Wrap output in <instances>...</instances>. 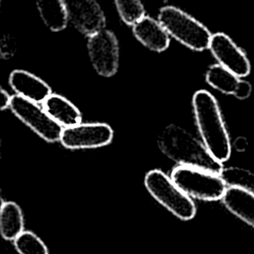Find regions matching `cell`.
<instances>
[{
	"instance_id": "obj_1",
	"label": "cell",
	"mask_w": 254,
	"mask_h": 254,
	"mask_svg": "<svg viewBox=\"0 0 254 254\" xmlns=\"http://www.w3.org/2000/svg\"><path fill=\"white\" fill-rule=\"evenodd\" d=\"M158 145L167 157L182 166L201 169L216 175L223 169L222 163L211 156L201 141L178 125L166 126L158 137Z\"/></svg>"
},
{
	"instance_id": "obj_2",
	"label": "cell",
	"mask_w": 254,
	"mask_h": 254,
	"mask_svg": "<svg viewBox=\"0 0 254 254\" xmlns=\"http://www.w3.org/2000/svg\"><path fill=\"white\" fill-rule=\"evenodd\" d=\"M192 108L202 143L215 160L227 161L230 139L215 97L206 90H197L192 96Z\"/></svg>"
},
{
	"instance_id": "obj_3",
	"label": "cell",
	"mask_w": 254,
	"mask_h": 254,
	"mask_svg": "<svg viewBox=\"0 0 254 254\" xmlns=\"http://www.w3.org/2000/svg\"><path fill=\"white\" fill-rule=\"evenodd\" d=\"M158 20L170 37L193 51L209 49L212 34L199 21L175 6L160 9Z\"/></svg>"
},
{
	"instance_id": "obj_4",
	"label": "cell",
	"mask_w": 254,
	"mask_h": 254,
	"mask_svg": "<svg viewBox=\"0 0 254 254\" xmlns=\"http://www.w3.org/2000/svg\"><path fill=\"white\" fill-rule=\"evenodd\" d=\"M144 184L149 193L172 214L182 220H190L194 217L196 207L192 199L163 171H149L145 176Z\"/></svg>"
},
{
	"instance_id": "obj_5",
	"label": "cell",
	"mask_w": 254,
	"mask_h": 254,
	"mask_svg": "<svg viewBox=\"0 0 254 254\" xmlns=\"http://www.w3.org/2000/svg\"><path fill=\"white\" fill-rule=\"evenodd\" d=\"M171 178L190 197L201 200L221 199L226 191V184L219 175L188 166L173 169Z\"/></svg>"
},
{
	"instance_id": "obj_6",
	"label": "cell",
	"mask_w": 254,
	"mask_h": 254,
	"mask_svg": "<svg viewBox=\"0 0 254 254\" xmlns=\"http://www.w3.org/2000/svg\"><path fill=\"white\" fill-rule=\"evenodd\" d=\"M9 108L16 117L45 141L52 143L61 140L64 128L39 103L14 95Z\"/></svg>"
},
{
	"instance_id": "obj_7",
	"label": "cell",
	"mask_w": 254,
	"mask_h": 254,
	"mask_svg": "<svg viewBox=\"0 0 254 254\" xmlns=\"http://www.w3.org/2000/svg\"><path fill=\"white\" fill-rule=\"evenodd\" d=\"M87 50L92 66L99 75L110 77L117 72L119 44L113 32L103 29L89 36Z\"/></svg>"
},
{
	"instance_id": "obj_8",
	"label": "cell",
	"mask_w": 254,
	"mask_h": 254,
	"mask_svg": "<svg viewBox=\"0 0 254 254\" xmlns=\"http://www.w3.org/2000/svg\"><path fill=\"white\" fill-rule=\"evenodd\" d=\"M113 138L112 128L105 123H85L64 128L61 143L71 150L99 148L108 145Z\"/></svg>"
},
{
	"instance_id": "obj_9",
	"label": "cell",
	"mask_w": 254,
	"mask_h": 254,
	"mask_svg": "<svg viewBox=\"0 0 254 254\" xmlns=\"http://www.w3.org/2000/svg\"><path fill=\"white\" fill-rule=\"evenodd\" d=\"M68 21L74 28L89 37L105 27V15L96 0H64Z\"/></svg>"
},
{
	"instance_id": "obj_10",
	"label": "cell",
	"mask_w": 254,
	"mask_h": 254,
	"mask_svg": "<svg viewBox=\"0 0 254 254\" xmlns=\"http://www.w3.org/2000/svg\"><path fill=\"white\" fill-rule=\"evenodd\" d=\"M209 50L218 64L236 76L243 77L249 74L251 67L246 55L227 35L223 33L213 34Z\"/></svg>"
},
{
	"instance_id": "obj_11",
	"label": "cell",
	"mask_w": 254,
	"mask_h": 254,
	"mask_svg": "<svg viewBox=\"0 0 254 254\" xmlns=\"http://www.w3.org/2000/svg\"><path fill=\"white\" fill-rule=\"evenodd\" d=\"M9 84L16 95L39 104L52 94V88L46 81L24 69L13 70L9 75Z\"/></svg>"
},
{
	"instance_id": "obj_12",
	"label": "cell",
	"mask_w": 254,
	"mask_h": 254,
	"mask_svg": "<svg viewBox=\"0 0 254 254\" xmlns=\"http://www.w3.org/2000/svg\"><path fill=\"white\" fill-rule=\"evenodd\" d=\"M132 31L141 44L154 52L161 53L169 48L170 35L159 21L149 16L137 22Z\"/></svg>"
},
{
	"instance_id": "obj_13",
	"label": "cell",
	"mask_w": 254,
	"mask_h": 254,
	"mask_svg": "<svg viewBox=\"0 0 254 254\" xmlns=\"http://www.w3.org/2000/svg\"><path fill=\"white\" fill-rule=\"evenodd\" d=\"M42 106L48 114L63 128H68L81 123V114L77 107L60 94L52 93Z\"/></svg>"
},
{
	"instance_id": "obj_14",
	"label": "cell",
	"mask_w": 254,
	"mask_h": 254,
	"mask_svg": "<svg viewBox=\"0 0 254 254\" xmlns=\"http://www.w3.org/2000/svg\"><path fill=\"white\" fill-rule=\"evenodd\" d=\"M221 200L231 213L254 227V195L237 188H228Z\"/></svg>"
},
{
	"instance_id": "obj_15",
	"label": "cell",
	"mask_w": 254,
	"mask_h": 254,
	"mask_svg": "<svg viewBox=\"0 0 254 254\" xmlns=\"http://www.w3.org/2000/svg\"><path fill=\"white\" fill-rule=\"evenodd\" d=\"M44 24L53 32L64 30L68 22L64 0H35Z\"/></svg>"
},
{
	"instance_id": "obj_16",
	"label": "cell",
	"mask_w": 254,
	"mask_h": 254,
	"mask_svg": "<svg viewBox=\"0 0 254 254\" xmlns=\"http://www.w3.org/2000/svg\"><path fill=\"white\" fill-rule=\"evenodd\" d=\"M24 230V217L20 206L3 201L0 207V233L5 240H15Z\"/></svg>"
},
{
	"instance_id": "obj_17",
	"label": "cell",
	"mask_w": 254,
	"mask_h": 254,
	"mask_svg": "<svg viewBox=\"0 0 254 254\" xmlns=\"http://www.w3.org/2000/svg\"><path fill=\"white\" fill-rule=\"evenodd\" d=\"M205 79L210 86L226 94H233L240 80L238 76L219 64L209 66Z\"/></svg>"
},
{
	"instance_id": "obj_18",
	"label": "cell",
	"mask_w": 254,
	"mask_h": 254,
	"mask_svg": "<svg viewBox=\"0 0 254 254\" xmlns=\"http://www.w3.org/2000/svg\"><path fill=\"white\" fill-rule=\"evenodd\" d=\"M219 176L229 188H237L254 195V173L238 167H227L222 169Z\"/></svg>"
},
{
	"instance_id": "obj_19",
	"label": "cell",
	"mask_w": 254,
	"mask_h": 254,
	"mask_svg": "<svg viewBox=\"0 0 254 254\" xmlns=\"http://www.w3.org/2000/svg\"><path fill=\"white\" fill-rule=\"evenodd\" d=\"M14 246L19 254H49L43 240L31 231H23L14 240Z\"/></svg>"
},
{
	"instance_id": "obj_20",
	"label": "cell",
	"mask_w": 254,
	"mask_h": 254,
	"mask_svg": "<svg viewBox=\"0 0 254 254\" xmlns=\"http://www.w3.org/2000/svg\"><path fill=\"white\" fill-rule=\"evenodd\" d=\"M116 9L122 21L134 26L145 17V8L141 0H114Z\"/></svg>"
},
{
	"instance_id": "obj_21",
	"label": "cell",
	"mask_w": 254,
	"mask_h": 254,
	"mask_svg": "<svg viewBox=\"0 0 254 254\" xmlns=\"http://www.w3.org/2000/svg\"><path fill=\"white\" fill-rule=\"evenodd\" d=\"M251 90H252L251 84L248 81H246V80H241L240 79L239 83H238V85H237V87H236V89H235L233 94L235 95L236 98L243 100V99H246V98H248L250 96Z\"/></svg>"
},
{
	"instance_id": "obj_22",
	"label": "cell",
	"mask_w": 254,
	"mask_h": 254,
	"mask_svg": "<svg viewBox=\"0 0 254 254\" xmlns=\"http://www.w3.org/2000/svg\"><path fill=\"white\" fill-rule=\"evenodd\" d=\"M0 109L4 110L8 107H10L11 104V100H12V96L4 89L2 88L0 91Z\"/></svg>"
}]
</instances>
